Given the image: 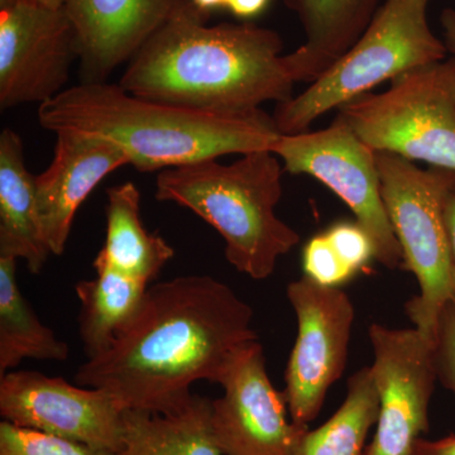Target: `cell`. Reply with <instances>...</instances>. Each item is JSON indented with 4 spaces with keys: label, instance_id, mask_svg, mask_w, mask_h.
I'll use <instances>...</instances> for the list:
<instances>
[{
    "label": "cell",
    "instance_id": "cell-16",
    "mask_svg": "<svg viewBox=\"0 0 455 455\" xmlns=\"http://www.w3.org/2000/svg\"><path fill=\"white\" fill-rule=\"evenodd\" d=\"M301 23L305 42L286 55L295 83H313L366 31L381 0H283Z\"/></svg>",
    "mask_w": 455,
    "mask_h": 455
},
{
    "label": "cell",
    "instance_id": "cell-23",
    "mask_svg": "<svg viewBox=\"0 0 455 455\" xmlns=\"http://www.w3.org/2000/svg\"><path fill=\"white\" fill-rule=\"evenodd\" d=\"M0 455H116L44 431L0 424Z\"/></svg>",
    "mask_w": 455,
    "mask_h": 455
},
{
    "label": "cell",
    "instance_id": "cell-18",
    "mask_svg": "<svg viewBox=\"0 0 455 455\" xmlns=\"http://www.w3.org/2000/svg\"><path fill=\"white\" fill-rule=\"evenodd\" d=\"M106 243L94 267H108L148 284L175 256L163 236L149 233L140 220V193L133 182L107 191Z\"/></svg>",
    "mask_w": 455,
    "mask_h": 455
},
{
    "label": "cell",
    "instance_id": "cell-26",
    "mask_svg": "<svg viewBox=\"0 0 455 455\" xmlns=\"http://www.w3.org/2000/svg\"><path fill=\"white\" fill-rule=\"evenodd\" d=\"M434 358L438 381L455 397V305L451 301L440 313Z\"/></svg>",
    "mask_w": 455,
    "mask_h": 455
},
{
    "label": "cell",
    "instance_id": "cell-28",
    "mask_svg": "<svg viewBox=\"0 0 455 455\" xmlns=\"http://www.w3.org/2000/svg\"><path fill=\"white\" fill-rule=\"evenodd\" d=\"M411 455H455V435L451 434L439 440L419 438Z\"/></svg>",
    "mask_w": 455,
    "mask_h": 455
},
{
    "label": "cell",
    "instance_id": "cell-9",
    "mask_svg": "<svg viewBox=\"0 0 455 455\" xmlns=\"http://www.w3.org/2000/svg\"><path fill=\"white\" fill-rule=\"evenodd\" d=\"M298 319V337L283 395L292 423L309 425L324 405L329 388L347 366L355 307L340 287H326L302 276L287 286Z\"/></svg>",
    "mask_w": 455,
    "mask_h": 455
},
{
    "label": "cell",
    "instance_id": "cell-6",
    "mask_svg": "<svg viewBox=\"0 0 455 455\" xmlns=\"http://www.w3.org/2000/svg\"><path fill=\"white\" fill-rule=\"evenodd\" d=\"M381 194L403 251V268L420 292L407 301L415 328L435 343L440 313L451 301V254L444 206L454 171L423 170L400 156L377 152Z\"/></svg>",
    "mask_w": 455,
    "mask_h": 455
},
{
    "label": "cell",
    "instance_id": "cell-21",
    "mask_svg": "<svg viewBox=\"0 0 455 455\" xmlns=\"http://www.w3.org/2000/svg\"><path fill=\"white\" fill-rule=\"evenodd\" d=\"M17 260L0 257V376L23 359L65 361L68 344L44 325L20 292Z\"/></svg>",
    "mask_w": 455,
    "mask_h": 455
},
{
    "label": "cell",
    "instance_id": "cell-1",
    "mask_svg": "<svg viewBox=\"0 0 455 455\" xmlns=\"http://www.w3.org/2000/svg\"><path fill=\"white\" fill-rule=\"evenodd\" d=\"M253 310L214 277L181 276L148 287L130 324L77 370V385L108 392L123 411L171 414L196 381L220 383L245 344L259 339Z\"/></svg>",
    "mask_w": 455,
    "mask_h": 455
},
{
    "label": "cell",
    "instance_id": "cell-31",
    "mask_svg": "<svg viewBox=\"0 0 455 455\" xmlns=\"http://www.w3.org/2000/svg\"><path fill=\"white\" fill-rule=\"evenodd\" d=\"M191 2L200 11L211 14L215 9L227 8L228 0H191Z\"/></svg>",
    "mask_w": 455,
    "mask_h": 455
},
{
    "label": "cell",
    "instance_id": "cell-29",
    "mask_svg": "<svg viewBox=\"0 0 455 455\" xmlns=\"http://www.w3.org/2000/svg\"><path fill=\"white\" fill-rule=\"evenodd\" d=\"M269 0H228L227 9L242 20L259 16L267 8Z\"/></svg>",
    "mask_w": 455,
    "mask_h": 455
},
{
    "label": "cell",
    "instance_id": "cell-15",
    "mask_svg": "<svg viewBox=\"0 0 455 455\" xmlns=\"http://www.w3.org/2000/svg\"><path fill=\"white\" fill-rule=\"evenodd\" d=\"M182 0H66L84 83L107 82L130 62Z\"/></svg>",
    "mask_w": 455,
    "mask_h": 455
},
{
    "label": "cell",
    "instance_id": "cell-14",
    "mask_svg": "<svg viewBox=\"0 0 455 455\" xmlns=\"http://www.w3.org/2000/svg\"><path fill=\"white\" fill-rule=\"evenodd\" d=\"M50 166L35 176L38 211L51 252H65L75 215L94 188L130 157L112 140L77 131L56 133Z\"/></svg>",
    "mask_w": 455,
    "mask_h": 455
},
{
    "label": "cell",
    "instance_id": "cell-24",
    "mask_svg": "<svg viewBox=\"0 0 455 455\" xmlns=\"http://www.w3.org/2000/svg\"><path fill=\"white\" fill-rule=\"evenodd\" d=\"M302 268L304 276L311 278L326 287H340L355 276L339 254L335 252L333 245L326 238L325 233H320L307 241L302 251Z\"/></svg>",
    "mask_w": 455,
    "mask_h": 455
},
{
    "label": "cell",
    "instance_id": "cell-2",
    "mask_svg": "<svg viewBox=\"0 0 455 455\" xmlns=\"http://www.w3.org/2000/svg\"><path fill=\"white\" fill-rule=\"evenodd\" d=\"M211 14L182 0L143 44L119 85L131 94L217 113H247L293 97L277 32L252 23L209 26Z\"/></svg>",
    "mask_w": 455,
    "mask_h": 455
},
{
    "label": "cell",
    "instance_id": "cell-13",
    "mask_svg": "<svg viewBox=\"0 0 455 455\" xmlns=\"http://www.w3.org/2000/svg\"><path fill=\"white\" fill-rule=\"evenodd\" d=\"M212 401V427L223 455H293L309 427L287 419L286 398L266 371L259 340L236 353Z\"/></svg>",
    "mask_w": 455,
    "mask_h": 455
},
{
    "label": "cell",
    "instance_id": "cell-20",
    "mask_svg": "<svg viewBox=\"0 0 455 455\" xmlns=\"http://www.w3.org/2000/svg\"><path fill=\"white\" fill-rule=\"evenodd\" d=\"M94 268L97 276L75 286L82 304L80 337L88 359L103 355L112 347L140 310L148 290V284L112 268Z\"/></svg>",
    "mask_w": 455,
    "mask_h": 455
},
{
    "label": "cell",
    "instance_id": "cell-7",
    "mask_svg": "<svg viewBox=\"0 0 455 455\" xmlns=\"http://www.w3.org/2000/svg\"><path fill=\"white\" fill-rule=\"evenodd\" d=\"M374 152L455 172V59L412 68L383 92H364L338 116Z\"/></svg>",
    "mask_w": 455,
    "mask_h": 455
},
{
    "label": "cell",
    "instance_id": "cell-11",
    "mask_svg": "<svg viewBox=\"0 0 455 455\" xmlns=\"http://www.w3.org/2000/svg\"><path fill=\"white\" fill-rule=\"evenodd\" d=\"M371 366L379 394V419L364 455H411L416 440L429 431L435 383L434 341L418 329L372 324L368 331Z\"/></svg>",
    "mask_w": 455,
    "mask_h": 455
},
{
    "label": "cell",
    "instance_id": "cell-30",
    "mask_svg": "<svg viewBox=\"0 0 455 455\" xmlns=\"http://www.w3.org/2000/svg\"><path fill=\"white\" fill-rule=\"evenodd\" d=\"M443 31H444V44L447 46L448 53L455 59V9L447 8L443 11L440 16Z\"/></svg>",
    "mask_w": 455,
    "mask_h": 455
},
{
    "label": "cell",
    "instance_id": "cell-3",
    "mask_svg": "<svg viewBox=\"0 0 455 455\" xmlns=\"http://www.w3.org/2000/svg\"><path fill=\"white\" fill-rule=\"evenodd\" d=\"M44 130L98 134L121 147L130 164L154 172L269 149L281 136L262 109L217 113L131 94L119 84L83 83L38 107Z\"/></svg>",
    "mask_w": 455,
    "mask_h": 455
},
{
    "label": "cell",
    "instance_id": "cell-5",
    "mask_svg": "<svg viewBox=\"0 0 455 455\" xmlns=\"http://www.w3.org/2000/svg\"><path fill=\"white\" fill-rule=\"evenodd\" d=\"M431 0H385L366 31L328 71L298 97L278 103L280 134L309 130L319 116L412 68L447 59L444 41L431 31Z\"/></svg>",
    "mask_w": 455,
    "mask_h": 455
},
{
    "label": "cell",
    "instance_id": "cell-22",
    "mask_svg": "<svg viewBox=\"0 0 455 455\" xmlns=\"http://www.w3.org/2000/svg\"><path fill=\"white\" fill-rule=\"evenodd\" d=\"M379 410L371 368H362L348 379L346 400L337 412L317 429H307L293 455H364Z\"/></svg>",
    "mask_w": 455,
    "mask_h": 455
},
{
    "label": "cell",
    "instance_id": "cell-8",
    "mask_svg": "<svg viewBox=\"0 0 455 455\" xmlns=\"http://www.w3.org/2000/svg\"><path fill=\"white\" fill-rule=\"evenodd\" d=\"M293 175H309L348 205L355 221L373 241L376 259L385 267H403V251L381 194L377 152L335 116L324 130L281 134L272 146Z\"/></svg>",
    "mask_w": 455,
    "mask_h": 455
},
{
    "label": "cell",
    "instance_id": "cell-19",
    "mask_svg": "<svg viewBox=\"0 0 455 455\" xmlns=\"http://www.w3.org/2000/svg\"><path fill=\"white\" fill-rule=\"evenodd\" d=\"M116 455H223L212 431V400L193 395L171 414L127 410Z\"/></svg>",
    "mask_w": 455,
    "mask_h": 455
},
{
    "label": "cell",
    "instance_id": "cell-4",
    "mask_svg": "<svg viewBox=\"0 0 455 455\" xmlns=\"http://www.w3.org/2000/svg\"><path fill=\"white\" fill-rule=\"evenodd\" d=\"M283 170L269 149L248 152L230 164L212 158L172 167L158 172L156 199L178 204L211 224L226 242L228 262L265 280L278 259L300 243L299 233L275 212Z\"/></svg>",
    "mask_w": 455,
    "mask_h": 455
},
{
    "label": "cell",
    "instance_id": "cell-32",
    "mask_svg": "<svg viewBox=\"0 0 455 455\" xmlns=\"http://www.w3.org/2000/svg\"><path fill=\"white\" fill-rule=\"evenodd\" d=\"M33 2L41 3V4L47 5V7L62 8L66 0H33Z\"/></svg>",
    "mask_w": 455,
    "mask_h": 455
},
{
    "label": "cell",
    "instance_id": "cell-10",
    "mask_svg": "<svg viewBox=\"0 0 455 455\" xmlns=\"http://www.w3.org/2000/svg\"><path fill=\"white\" fill-rule=\"evenodd\" d=\"M79 59L65 8L0 0V108L44 104L66 90Z\"/></svg>",
    "mask_w": 455,
    "mask_h": 455
},
{
    "label": "cell",
    "instance_id": "cell-27",
    "mask_svg": "<svg viewBox=\"0 0 455 455\" xmlns=\"http://www.w3.org/2000/svg\"><path fill=\"white\" fill-rule=\"evenodd\" d=\"M444 217L451 254V301L455 305V182L445 199Z\"/></svg>",
    "mask_w": 455,
    "mask_h": 455
},
{
    "label": "cell",
    "instance_id": "cell-17",
    "mask_svg": "<svg viewBox=\"0 0 455 455\" xmlns=\"http://www.w3.org/2000/svg\"><path fill=\"white\" fill-rule=\"evenodd\" d=\"M51 254L22 139L16 131L4 128L0 134V257L26 260L36 275Z\"/></svg>",
    "mask_w": 455,
    "mask_h": 455
},
{
    "label": "cell",
    "instance_id": "cell-25",
    "mask_svg": "<svg viewBox=\"0 0 455 455\" xmlns=\"http://www.w3.org/2000/svg\"><path fill=\"white\" fill-rule=\"evenodd\" d=\"M326 238L329 239L335 252L339 254L343 262L359 274L367 267L373 259H376V248L373 241L357 221H339L325 230Z\"/></svg>",
    "mask_w": 455,
    "mask_h": 455
},
{
    "label": "cell",
    "instance_id": "cell-12",
    "mask_svg": "<svg viewBox=\"0 0 455 455\" xmlns=\"http://www.w3.org/2000/svg\"><path fill=\"white\" fill-rule=\"evenodd\" d=\"M0 415L17 427L44 431L119 453L124 411L108 392L74 386L32 371L0 376Z\"/></svg>",
    "mask_w": 455,
    "mask_h": 455
}]
</instances>
